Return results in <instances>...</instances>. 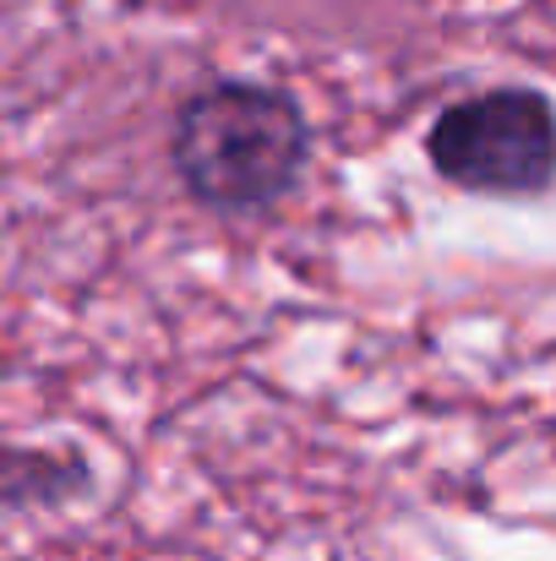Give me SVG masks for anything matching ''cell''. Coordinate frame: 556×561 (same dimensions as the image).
<instances>
[{
	"mask_svg": "<svg viewBox=\"0 0 556 561\" xmlns=\"http://www.w3.org/2000/svg\"><path fill=\"white\" fill-rule=\"evenodd\" d=\"M311 153L306 115L262 82L196 88L175 115L170 159L181 186L213 213H257L290 196Z\"/></svg>",
	"mask_w": 556,
	"mask_h": 561,
	"instance_id": "1",
	"label": "cell"
},
{
	"mask_svg": "<svg viewBox=\"0 0 556 561\" xmlns=\"http://www.w3.org/2000/svg\"><path fill=\"white\" fill-rule=\"evenodd\" d=\"M425 153L442 181L480 196H541L556 181V110L535 88H491L436 115Z\"/></svg>",
	"mask_w": 556,
	"mask_h": 561,
	"instance_id": "2",
	"label": "cell"
}]
</instances>
